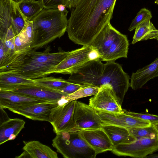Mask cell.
<instances>
[{
    "label": "cell",
    "mask_w": 158,
    "mask_h": 158,
    "mask_svg": "<svg viewBox=\"0 0 158 158\" xmlns=\"http://www.w3.org/2000/svg\"><path fill=\"white\" fill-rule=\"evenodd\" d=\"M117 0H81L73 8L66 30L75 44L89 46L113 17Z\"/></svg>",
    "instance_id": "1"
},
{
    "label": "cell",
    "mask_w": 158,
    "mask_h": 158,
    "mask_svg": "<svg viewBox=\"0 0 158 158\" xmlns=\"http://www.w3.org/2000/svg\"><path fill=\"white\" fill-rule=\"evenodd\" d=\"M90 46L103 61H115L119 58L127 57L129 43L127 37L113 27L110 22L104 27Z\"/></svg>",
    "instance_id": "4"
},
{
    "label": "cell",
    "mask_w": 158,
    "mask_h": 158,
    "mask_svg": "<svg viewBox=\"0 0 158 158\" xmlns=\"http://www.w3.org/2000/svg\"><path fill=\"white\" fill-rule=\"evenodd\" d=\"M95 110L102 123V125H113L126 128L143 127L152 125L149 122L127 114L123 109L122 112H111Z\"/></svg>",
    "instance_id": "14"
},
{
    "label": "cell",
    "mask_w": 158,
    "mask_h": 158,
    "mask_svg": "<svg viewBox=\"0 0 158 158\" xmlns=\"http://www.w3.org/2000/svg\"><path fill=\"white\" fill-rule=\"evenodd\" d=\"M158 37V30L156 28L150 20H147L135 28L131 43L134 44L140 41L156 39Z\"/></svg>",
    "instance_id": "22"
},
{
    "label": "cell",
    "mask_w": 158,
    "mask_h": 158,
    "mask_svg": "<svg viewBox=\"0 0 158 158\" xmlns=\"http://www.w3.org/2000/svg\"><path fill=\"white\" fill-rule=\"evenodd\" d=\"M130 79L129 75L124 71L120 64L115 61L106 62L97 86L100 87L106 84L111 85L122 105L130 86Z\"/></svg>",
    "instance_id": "6"
},
{
    "label": "cell",
    "mask_w": 158,
    "mask_h": 158,
    "mask_svg": "<svg viewBox=\"0 0 158 158\" xmlns=\"http://www.w3.org/2000/svg\"><path fill=\"white\" fill-rule=\"evenodd\" d=\"M100 59L98 52L89 46L69 52L65 57L54 68L53 73L70 74L74 73L88 61Z\"/></svg>",
    "instance_id": "7"
},
{
    "label": "cell",
    "mask_w": 158,
    "mask_h": 158,
    "mask_svg": "<svg viewBox=\"0 0 158 158\" xmlns=\"http://www.w3.org/2000/svg\"><path fill=\"white\" fill-rule=\"evenodd\" d=\"M123 110L127 114L140 119L149 122L152 124L158 123V115L152 114L138 113L127 111L124 109Z\"/></svg>",
    "instance_id": "31"
},
{
    "label": "cell",
    "mask_w": 158,
    "mask_h": 158,
    "mask_svg": "<svg viewBox=\"0 0 158 158\" xmlns=\"http://www.w3.org/2000/svg\"><path fill=\"white\" fill-rule=\"evenodd\" d=\"M102 128L108 136L113 146L135 140L126 128L110 124H103Z\"/></svg>",
    "instance_id": "21"
},
{
    "label": "cell",
    "mask_w": 158,
    "mask_h": 158,
    "mask_svg": "<svg viewBox=\"0 0 158 158\" xmlns=\"http://www.w3.org/2000/svg\"><path fill=\"white\" fill-rule=\"evenodd\" d=\"M1 91H10L48 101L60 102L63 103L66 102L64 98L68 95L35 83L19 85Z\"/></svg>",
    "instance_id": "11"
},
{
    "label": "cell",
    "mask_w": 158,
    "mask_h": 158,
    "mask_svg": "<svg viewBox=\"0 0 158 158\" xmlns=\"http://www.w3.org/2000/svg\"><path fill=\"white\" fill-rule=\"evenodd\" d=\"M158 150V138H145L114 146L111 151L118 156L145 158Z\"/></svg>",
    "instance_id": "8"
},
{
    "label": "cell",
    "mask_w": 158,
    "mask_h": 158,
    "mask_svg": "<svg viewBox=\"0 0 158 158\" xmlns=\"http://www.w3.org/2000/svg\"><path fill=\"white\" fill-rule=\"evenodd\" d=\"M14 44L15 51L17 53L24 52L32 49L31 44L20 33L15 36Z\"/></svg>",
    "instance_id": "29"
},
{
    "label": "cell",
    "mask_w": 158,
    "mask_h": 158,
    "mask_svg": "<svg viewBox=\"0 0 158 158\" xmlns=\"http://www.w3.org/2000/svg\"><path fill=\"white\" fill-rule=\"evenodd\" d=\"M23 149L27 158H58L57 153L48 146L37 141L24 142Z\"/></svg>",
    "instance_id": "20"
},
{
    "label": "cell",
    "mask_w": 158,
    "mask_h": 158,
    "mask_svg": "<svg viewBox=\"0 0 158 158\" xmlns=\"http://www.w3.org/2000/svg\"><path fill=\"white\" fill-rule=\"evenodd\" d=\"M52 145L65 158H95L97 155L78 131H64L56 134Z\"/></svg>",
    "instance_id": "5"
},
{
    "label": "cell",
    "mask_w": 158,
    "mask_h": 158,
    "mask_svg": "<svg viewBox=\"0 0 158 158\" xmlns=\"http://www.w3.org/2000/svg\"><path fill=\"white\" fill-rule=\"evenodd\" d=\"M74 120L75 131L102 128V123L96 110L81 102H76Z\"/></svg>",
    "instance_id": "13"
},
{
    "label": "cell",
    "mask_w": 158,
    "mask_h": 158,
    "mask_svg": "<svg viewBox=\"0 0 158 158\" xmlns=\"http://www.w3.org/2000/svg\"><path fill=\"white\" fill-rule=\"evenodd\" d=\"M127 128L135 140L145 138L158 139L157 132L152 125L146 127Z\"/></svg>",
    "instance_id": "26"
},
{
    "label": "cell",
    "mask_w": 158,
    "mask_h": 158,
    "mask_svg": "<svg viewBox=\"0 0 158 158\" xmlns=\"http://www.w3.org/2000/svg\"></svg>",
    "instance_id": "42"
},
{
    "label": "cell",
    "mask_w": 158,
    "mask_h": 158,
    "mask_svg": "<svg viewBox=\"0 0 158 158\" xmlns=\"http://www.w3.org/2000/svg\"><path fill=\"white\" fill-rule=\"evenodd\" d=\"M43 6L45 9H57L58 5H63L67 8L68 0H41Z\"/></svg>",
    "instance_id": "32"
},
{
    "label": "cell",
    "mask_w": 158,
    "mask_h": 158,
    "mask_svg": "<svg viewBox=\"0 0 158 158\" xmlns=\"http://www.w3.org/2000/svg\"><path fill=\"white\" fill-rule=\"evenodd\" d=\"M152 125L156 130L158 136V123Z\"/></svg>",
    "instance_id": "38"
},
{
    "label": "cell",
    "mask_w": 158,
    "mask_h": 158,
    "mask_svg": "<svg viewBox=\"0 0 158 158\" xmlns=\"http://www.w3.org/2000/svg\"><path fill=\"white\" fill-rule=\"evenodd\" d=\"M66 6L62 4L60 5L57 6V9L60 11H63L66 9Z\"/></svg>",
    "instance_id": "36"
},
{
    "label": "cell",
    "mask_w": 158,
    "mask_h": 158,
    "mask_svg": "<svg viewBox=\"0 0 158 158\" xmlns=\"http://www.w3.org/2000/svg\"><path fill=\"white\" fill-rule=\"evenodd\" d=\"M17 4L25 18L29 20H31L44 9L41 0H23Z\"/></svg>",
    "instance_id": "24"
},
{
    "label": "cell",
    "mask_w": 158,
    "mask_h": 158,
    "mask_svg": "<svg viewBox=\"0 0 158 158\" xmlns=\"http://www.w3.org/2000/svg\"><path fill=\"white\" fill-rule=\"evenodd\" d=\"M62 104L60 102L49 101L9 110L32 120L46 121L50 123L52 110Z\"/></svg>",
    "instance_id": "15"
},
{
    "label": "cell",
    "mask_w": 158,
    "mask_h": 158,
    "mask_svg": "<svg viewBox=\"0 0 158 158\" xmlns=\"http://www.w3.org/2000/svg\"><path fill=\"white\" fill-rule=\"evenodd\" d=\"M158 76V57L153 62L132 73L130 87L136 90L142 88L148 81Z\"/></svg>",
    "instance_id": "18"
},
{
    "label": "cell",
    "mask_w": 158,
    "mask_h": 158,
    "mask_svg": "<svg viewBox=\"0 0 158 158\" xmlns=\"http://www.w3.org/2000/svg\"><path fill=\"white\" fill-rule=\"evenodd\" d=\"M81 0H68V6L67 7L69 9L75 7Z\"/></svg>",
    "instance_id": "35"
},
{
    "label": "cell",
    "mask_w": 158,
    "mask_h": 158,
    "mask_svg": "<svg viewBox=\"0 0 158 158\" xmlns=\"http://www.w3.org/2000/svg\"><path fill=\"white\" fill-rule=\"evenodd\" d=\"M145 158H158V154H152L146 156Z\"/></svg>",
    "instance_id": "37"
},
{
    "label": "cell",
    "mask_w": 158,
    "mask_h": 158,
    "mask_svg": "<svg viewBox=\"0 0 158 158\" xmlns=\"http://www.w3.org/2000/svg\"><path fill=\"white\" fill-rule=\"evenodd\" d=\"M15 3H17L23 0H12Z\"/></svg>",
    "instance_id": "39"
},
{
    "label": "cell",
    "mask_w": 158,
    "mask_h": 158,
    "mask_svg": "<svg viewBox=\"0 0 158 158\" xmlns=\"http://www.w3.org/2000/svg\"><path fill=\"white\" fill-rule=\"evenodd\" d=\"M3 109V108L0 107V124L6 121L10 118Z\"/></svg>",
    "instance_id": "34"
},
{
    "label": "cell",
    "mask_w": 158,
    "mask_h": 158,
    "mask_svg": "<svg viewBox=\"0 0 158 158\" xmlns=\"http://www.w3.org/2000/svg\"><path fill=\"white\" fill-rule=\"evenodd\" d=\"M85 85L71 82L65 87L58 89V90L69 95L75 92Z\"/></svg>",
    "instance_id": "33"
},
{
    "label": "cell",
    "mask_w": 158,
    "mask_h": 158,
    "mask_svg": "<svg viewBox=\"0 0 158 158\" xmlns=\"http://www.w3.org/2000/svg\"><path fill=\"white\" fill-rule=\"evenodd\" d=\"M49 102L8 91H0V107L11 109Z\"/></svg>",
    "instance_id": "17"
},
{
    "label": "cell",
    "mask_w": 158,
    "mask_h": 158,
    "mask_svg": "<svg viewBox=\"0 0 158 158\" xmlns=\"http://www.w3.org/2000/svg\"><path fill=\"white\" fill-rule=\"evenodd\" d=\"M25 122L18 118H10L0 124V144L14 139L24 128Z\"/></svg>",
    "instance_id": "19"
},
{
    "label": "cell",
    "mask_w": 158,
    "mask_h": 158,
    "mask_svg": "<svg viewBox=\"0 0 158 158\" xmlns=\"http://www.w3.org/2000/svg\"><path fill=\"white\" fill-rule=\"evenodd\" d=\"M50 46L42 52L31 49L19 53L0 73H10L30 79H35L53 73L54 69L65 57L69 51L60 48L57 52H50Z\"/></svg>",
    "instance_id": "2"
},
{
    "label": "cell",
    "mask_w": 158,
    "mask_h": 158,
    "mask_svg": "<svg viewBox=\"0 0 158 158\" xmlns=\"http://www.w3.org/2000/svg\"><path fill=\"white\" fill-rule=\"evenodd\" d=\"M152 17V13L149 10L145 8H142L132 20L128 30L132 31L142 23L147 20H151Z\"/></svg>",
    "instance_id": "28"
},
{
    "label": "cell",
    "mask_w": 158,
    "mask_h": 158,
    "mask_svg": "<svg viewBox=\"0 0 158 158\" xmlns=\"http://www.w3.org/2000/svg\"><path fill=\"white\" fill-rule=\"evenodd\" d=\"M76 102L75 100L60 104L52 110L50 123L56 134L75 131L74 113Z\"/></svg>",
    "instance_id": "9"
},
{
    "label": "cell",
    "mask_w": 158,
    "mask_h": 158,
    "mask_svg": "<svg viewBox=\"0 0 158 158\" xmlns=\"http://www.w3.org/2000/svg\"><path fill=\"white\" fill-rule=\"evenodd\" d=\"M104 66L105 64L100 59L91 60L71 74L67 81L80 84L97 86Z\"/></svg>",
    "instance_id": "10"
},
{
    "label": "cell",
    "mask_w": 158,
    "mask_h": 158,
    "mask_svg": "<svg viewBox=\"0 0 158 158\" xmlns=\"http://www.w3.org/2000/svg\"><path fill=\"white\" fill-rule=\"evenodd\" d=\"M99 88L97 86L85 85L75 92L68 95L64 99L67 103L82 98L94 95L98 92Z\"/></svg>",
    "instance_id": "27"
},
{
    "label": "cell",
    "mask_w": 158,
    "mask_h": 158,
    "mask_svg": "<svg viewBox=\"0 0 158 158\" xmlns=\"http://www.w3.org/2000/svg\"><path fill=\"white\" fill-rule=\"evenodd\" d=\"M25 24L20 32L28 42L31 44L34 35V27L32 21L25 19Z\"/></svg>",
    "instance_id": "30"
},
{
    "label": "cell",
    "mask_w": 158,
    "mask_h": 158,
    "mask_svg": "<svg viewBox=\"0 0 158 158\" xmlns=\"http://www.w3.org/2000/svg\"><path fill=\"white\" fill-rule=\"evenodd\" d=\"M155 3L156 4H158V0H156L155 1Z\"/></svg>",
    "instance_id": "40"
},
{
    "label": "cell",
    "mask_w": 158,
    "mask_h": 158,
    "mask_svg": "<svg viewBox=\"0 0 158 158\" xmlns=\"http://www.w3.org/2000/svg\"><path fill=\"white\" fill-rule=\"evenodd\" d=\"M68 11L57 9L43 10L33 19L34 35L31 47L35 50L44 47L66 31Z\"/></svg>",
    "instance_id": "3"
},
{
    "label": "cell",
    "mask_w": 158,
    "mask_h": 158,
    "mask_svg": "<svg viewBox=\"0 0 158 158\" xmlns=\"http://www.w3.org/2000/svg\"><path fill=\"white\" fill-rule=\"evenodd\" d=\"M34 79L35 83L37 85L57 90L71 83L61 77L52 76H46Z\"/></svg>",
    "instance_id": "25"
},
{
    "label": "cell",
    "mask_w": 158,
    "mask_h": 158,
    "mask_svg": "<svg viewBox=\"0 0 158 158\" xmlns=\"http://www.w3.org/2000/svg\"><path fill=\"white\" fill-rule=\"evenodd\" d=\"M82 138L95 152L97 155L112 151L113 146L105 131L102 128L85 129L79 131Z\"/></svg>",
    "instance_id": "16"
},
{
    "label": "cell",
    "mask_w": 158,
    "mask_h": 158,
    "mask_svg": "<svg viewBox=\"0 0 158 158\" xmlns=\"http://www.w3.org/2000/svg\"><path fill=\"white\" fill-rule=\"evenodd\" d=\"M96 110L122 112L123 109L111 85H102L98 92L89 99V104Z\"/></svg>",
    "instance_id": "12"
},
{
    "label": "cell",
    "mask_w": 158,
    "mask_h": 158,
    "mask_svg": "<svg viewBox=\"0 0 158 158\" xmlns=\"http://www.w3.org/2000/svg\"><path fill=\"white\" fill-rule=\"evenodd\" d=\"M35 83L34 79L27 78L10 73H0V91L19 85Z\"/></svg>",
    "instance_id": "23"
},
{
    "label": "cell",
    "mask_w": 158,
    "mask_h": 158,
    "mask_svg": "<svg viewBox=\"0 0 158 158\" xmlns=\"http://www.w3.org/2000/svg\"><path fill=\"white\" fill-rule=\"evenodd\" d=\"M156 40H157L158 41V38H157Z\"/></svg>",
    "instance_id": "41"
}]
</instances>
